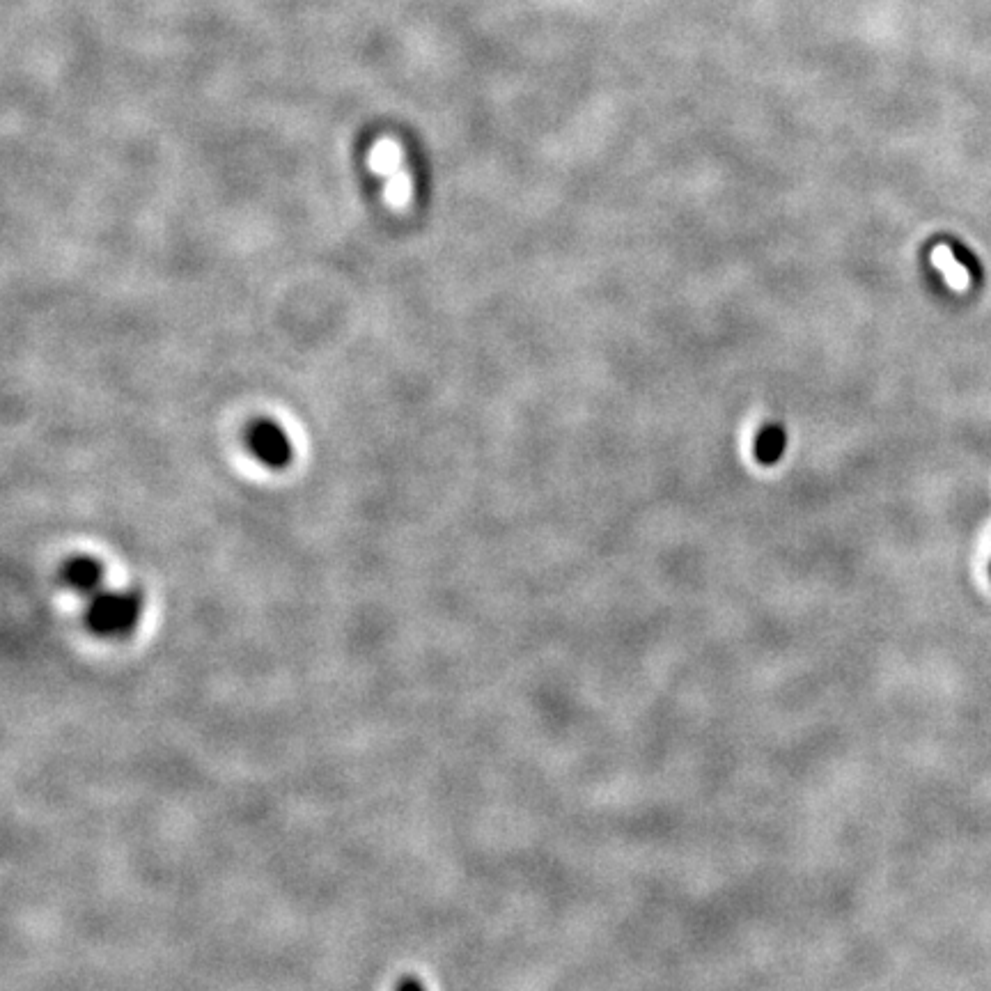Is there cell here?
Masks as SVG:
<instances>
[{"instance_id":"6da1fadb","label":"cell","mask_w":991,"mask_h":991,"mask_svg":"<svg viewBox=\"0 0 991 991\" xmlns=\"http://www.w3.org/2000/svg\"><path fill=\"white\" fill-rule=\"evenodd\" d=\"M140 613H143V599L138 592L101 590L90 597L85 608V624L92 634L101 638H124L136 631Z\"/></svg>"},{"instance_id":"52a82bcc","label":"cell","mask_w":991,"mask_h":991,"mask_svg":"<svg viewBox=\"0 0 991 991\" xmlns=\"http://www.w3.org/2000/svg\"><path fill=\"white\" fill-rule=\"evenodd\" d=\"M989 576H991V565H989Z\"/></svg>"},{"instance_id":"5b68a950","label":"cell","mask_w":991,"mask_h":991,"mask_svg":"<svg viewBox=\"0 0 991 991\" xmlns=\"http://www.w3.org/2000/svg\"><path fill=\"white\" fill-rule=\"evenodd\" d=\"M785 450V434L780 427H767L762 429L758 436V443H755V455H758L760 464H776L780 455Z\"/></svg>"},{"instance_id":"8992f818","label":"cell","mask_w":991,"mask_h":991,"mask_svg":"<svg viewBox=\"0 0 991 991\" xmlns=\"http://www.w3.org/2000/svg\"><path fill=\"white\" fill-rule=\"evenodd\" d=\"M946 246L953 251V255L957 257V262L962 264V267H966V271L971 273V278L975 280V283H980V278H982V267H980V262H978V257H975L969 248L959 244V241H946Z\"/></svg>"},{"instance_id":"277c9868","label":"cell","mask_w":991,"mask_h":991,"mask_svg":"<svg viewBox=\"0 0 991 991\" xmlns=\"http://www.w3.org/2000/svg\"><path fill=\"white\" fill-rule=\"evenodd\" d=\"M255 450L267 464L280 466L287 462V443L283 436H278V432H273V429H264V432L255 436Z\"/></svg>"},{"instance_id":"3957f363","label":"cell","mask_w":991,"mask_h":991,"mask_svg":"<svg viewBox=\"0 0 991 991\" xmlns=\"http://www.w3.org/2000/svg\"><path fill=\"white\" fill-rule=\"evenodd\" d=\"M62 583L69 590L90 599L104 590V567H101L99 560L88 556L72 558L62 567Z\"/></svg>"},{"instance_id":"7a4b0ae2","label":"cell","mask_w":991,"mask_h":991,"mask_svg":"<svg viewBox=\"0 0 991 991\" xmlns=\"http://www.w3.org/2000/svg\"><path fill=\"white\" fill-rule=\"evenodd\" d=\"M370 168L374 175L384 179V198L390 209H407L413 195L409 170L404 168V154L400 143L393 138H379L370 150Z\"/></svg>"}]
</instances>
